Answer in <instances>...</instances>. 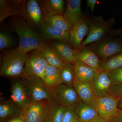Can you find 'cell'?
<instances>
[{
  "instance_id": "6da1fadb",
  "label": "cell",
  "mask_w": 122,
  "mask_h": 122,
  "mask_svg": "<svg viewBox=\"0 0 122 122\" xmlns=\"http://www.w3.org/2000/svg\"><path fill=\"white\" fill-rule=\"evenodd\" d=\"M9 25L18 35L19 45L17 48L19 50L26 54L34 50L40 49L44 41L30 28L24 18L15 16L10 21Z\"/></svg>"
},
{
  "instance_id": "7a4b0ae2",
  "label": "cell",
  "mask_w": 122,
  "mask_h": 122,
  "mask_svg": "<svg viewBox=\"0 0 122 122\" xmlns=\"http://www.w3.org/2000/svg\"><path fill=\"white\" fill-rule=\"evenodd\" d=\"M26 59V54L18 48L4 53L0 71L1 76L10 78L21 77Z\"/></svg>"
},
{
  "instance_id": "3957f363",
  "label": "cell",
  "mask_w": 122,
  "mask_h": 122,
  "mask_svg": "<svg viewBox=\"0 0 122 122\" xmlns=\"http://www.w3.org/2000/svg\"><path fill=\"white\" fill-rule=\"evenodd\" d=\"M21 78L30 102L50 100L53 99L52 92L41 78L35 76Z\"/></svg>"
},
{
  "instance_id": "277c9868",
  "label": "cell",
  "mask_w": 122,
  "mask_h": 122,
  "mask_svg": "<svg viewBox=\"0 0 122 122\" xmlns=\"http://www.w3.org/2000/svg\"><path fill=\"white\" fill-rule=\"evenodd\" d=\"M48 62L41 51L34 50L26 53V59L22 77L35 76L44 81Z\"/></svg>"
},
{
  "instance_id": "5b68a950",
  "label": "cell",
  "mask_w": 122,
  "mask_h": 122,
  "mask_svg": "<svg viewBox=\"0 0 122 122\" xmlns=\"http://www.w3.org/2000/svg\"><path fill=\"white\" fill-rule=\"evenodd\" d=\"M22 17L32 27L41 30L46 24L45 17L38 0H25Z\"/></svg>"
},
{
  "instance_id": "8992f818",
  "label": "cell",
  "mask_w": 122,
  "mask_h": 122,
  "mask_svg": "<svg viewBox=\"0 0 122 122\" xmlns=\"http://www.w3.org/2000/svg\"><path fill=\"white\" fill-rule=\"evenodd\" d=\"M50 101L30 102L23 110L25 122H44L47 116Z\"/></svg>"
},
{
  "instance_id": "52a82bcc",
  "label": "cell",
  "mask_w": 122,
  "mask_h": 122,
  "mask_svg": "<svg viewBox=\"0 0 122 122\" xmlns=\"http://www.w3.org/2000/svg\"><path fill=\"white\" fill-rule=\"evenodd\" d=\"M53 98L66 108L73 107L81 99L73 86L62 84L53 92Z\"/></svg>"
},
{
  "instance_id": "ba28073f",
  "label": "cell",
  "mask_w": 122,
  "mask_h": 122,
  "mask_svg": "<svg viewBox=\"0 0 122 122\" xmlns=\"http://www.w3.org/2000/svg\"><path fill=\"white\" fill-rule=\"evenodd\" d=\"M121 99L110 96L102 98L97 97L96 109L99 115L110 122L118 110L117 106Z\"/></svg>"
},
{
  "instance_id": "9c48e42d",
  "label": "cell",
  "mask_w": 122,
  "mask_h": 122,
  "mask_svg": "<svg viewBox=\"0 0 122 122\" xmlns=\"http://www.w3.org/2000/svg\"><path fill=\"white\" fill-rule=\"evenodd\" d=\"M103 61L122 52V39L106 41L91 48Z\"/></svg>"
},
{
  "instance_id": "30bf717a",
  "label": "cell",
  "mask_w": 122,
  "mask_h": 122,
  "mask_svg": "<svg viewBox=\"0 0 122 122\" xmlns=\"http://www.w3.org/2000/svg\"><path fill=\"white\" fill-rule=\"evenodd\" d=\"M113 21H106L102 18H97L94 21L90 22L88 35L80 46L84 47L88 44L99 40L107 32Z\"/></svg>"
},
{
  "instance_id": "8fae6325",
  "label": "cell",
  "mask_w": 122,
  "mask_h": 122,
  "mask_svg": "<svg viewBox=\"0 0 122 122\" xmlns=\"http://www.w3.org/2000/svg\"><path fill=\"white\" fill-rule=\"evenodd\" d=\"M91 84L97 97H104L110 96V90L112 85L107 72L99 70Z\"/></svg>"
},
{
  "instance_id": "7c38bea8",
  "label": "cell",
  "mask_w": 122,
  "mask_h": 122,
  "mask_svg": "<svg viewBox=\"0 0 122 122\" xmlns=\"http://www.w3.org/2000/svg\"><path fill=\"white\" fill-rule=\"evenodd\" d=\"M25 0H0V21L11 16L22 17Z\"/></svg>"
},
{
  "instance_id": "4fadbf2b",
  "label": "cell",
  "mask_w": 122,
  "mask_h": 122,
  "mask_svg": "<svg viewBox=\"0 0 122 122\" xmlns=\"http://www.w3.org/2000/svg\"><path fill=\"white\" fill-rule=\"evenodd\" d=\"M73 86L81 100L96 108L97 97L94 93L91 83L81 81L76 76Z\"/></svg>"
},
{
  "instance_id": "5bb4252c",
  "label": "cell",
  "mask_w": 122,
  "mask_h": 122,
  "mask_svg": "<svg viewBox=\"0 0 122 122\" xmlns=\"http://www.w3.org/2000/svg\"><path fill=\"white\" fill-rule=\"evenodd\" d=\"M11 91L10 100L23 110L30 100L21 79L13 82Z\"/></svg>"
},
{
  "instance_id": "9a60e30c",
  "label": "cell",
  "mask_w": 122,
  "mask_h": 122,
  "mask_svg": "<svg viewBox=\"0 0 122 122\" xmlns=\"http://www.w3.org/2000/svg\"><path fill=\"white\" fill-rule=\"evenodd\" d=\"M45 20L56 15H63L65 1L63 0H38Z\"/></svg>"
},
{
  "instance_id": "2e32d148",
  "label": "cell",
  "mask_w": 122,
  "mask_h": 122,
  "mask_svg": "<svg viewBox=\"0 0 122 122\" xmlns=\"http://www.w3.org/2000/svg\"><path fill=\"white\" fill-rule=\"evenodd\" d=\"M77 49L76 61H78L92 68L99 70L100 61L98 57L92 49L81 47Z\"/></svg>"
},
{
  "instance_id": "e0dca14e",
  "label": "cell",
  "mask_w": 122,
  "mask_h": 122,
  "mask_svg": "<svg viewBox=\"0 0 122 122\" xmlns=\"http://www.w3.org/2000/svg\"><path fill=\"white\" fill-rule=\"evenodd\" d=\"M88 29L87 23L82 18L75 24L70 32V45L76 49L79 48L88 32Z\"/></svg>"
},
{
  "instance_id": "ac0fdd59",
  "label": "cell",
  "mask_w": 122,
  "mask_h": 122,
  "mask_svg": "<svg viewBox=\"0 0 122 122\" xmlns=\"http://www.w3.org/2000/svg\"><path fill=\"white\" fill-rule=\"evenodd\" d=\"M50 45L65 63L74 64L75 62L77 49H74L69 44L59 41H53Z\"/></svg>"
},
{
  "instance_id": "d6986e66",
  "label": "cell",
  "mask_w": 122,
  "mask_h": 122,
  "mask_svg": "<svg viewBox=\"0 0 122 122\" xmlns=\"http://www.w3.org/2000/svg\"><path fill=\"white\" fill-rule=\"evenodd\" d=\"M41 31L42 36L45 39H54L70 45V32L51 26L46 23Z\"/></svg>"
},
{
  "instance_id": "ffe728a7",
  "label": "cell",
  "mask_w": 122,
  "mask_h": 122,
  "mask_svg": "<svg viewBox=\"0 0 122 122\" xmlns=\"http://www.w3.org/2000/svg\"><path fill=\"white\" fill-rule=\"evenodd\" d=\"M81 0H68L63 16L67 21L74 25L82 18Z\"/></svg>"
},
{
  "instance_id": "44dd1931",
  "label": "cell",
  "mask_w": 122,
  "mask_h": 122,
  "mask_svg": "<svg viewBox=\"0 0 122 122\" xmlns=\"http://www.w3.org/2000/svg\"><path fill=\"white\" fill-rule=\"evenodd\" d=\"M75 111L81 122L90 121L98 117L97 109L80 100L74 107Z\"/></svg>"
},
{
  "instance_id": "7402d4cb",
  "label": "cell",
  "mask_w": 122,
  "mask_h": 122,
  "mask_svg": "<svg viewBox=\"0 0 122 122\" xmlns=\"http://www.w3.org/2000/svg\"><path fill=\"white\" fill-rule=\"evenodd\" d=\"M74 65L76 77L83 82L91 83L99 71L78 61H75Z\"/></svg>"
},
{
  "instance_id": "603a6c76",
  "label": "cell",
  "mask_w": 122,
  "mask_h": 122,
  "mask_svg": "<svg viewBox=\"0 0 122 122\" xmlns=\"http://www.w3.org/2000/svg\"><path fill=\"white\" fill-rule=\"evenodd\" d=\"M44 81L52 92L58 86L63 84L59 68L48 64L45 70Z\"/></svg>"
},
{
  "instance_id": "cb8c5ba5",
  "label": "cell",
  "mask_w": 122,
  "mask_h": 122,
  "mask_svg": "<svg viewBox=\"0 0 122 122\" xmlns=\"http://www.w3.org/2000/svg\"><path fill=\"white\" fill-rule=\"evenodd\" d=\"M23 109L11 100L1 102L0 104V122L22 114Z\"/></svg>"
},
{
  "instance_id": "d4e9b609",
  "label": "cell",
  "mask_w": 122,
  "mask_h": 122,
  "mask_svg": "<svg viewBox=\"0 0 122 122\" xmlns=\"http://www.w3.org/2000/svg\"><path fill=\"white\" fill-rule=\"evenodd\" d=\"M66 108L53 98L50 101L46 119L49 122H62Z\"/></svg>"
},
{
  "instance_id": "484cf974",
  "label": "cell",
  "mask_w": 122,
  "mask_h": 122,
  "mask_svg": "<svg viewBox=\"0 0 122 122\" xmlns=\"http://www.w3.org/2000/svg\"><path fill=\"white\" fill-rule=\"evenodd\" d=\"M39 50L43 53L49 65L59 68H62L66 65V63L61 59L50 45H48L44 41Z\"/></svg>"
},
{
  "instance_id": "4316f807",
  "label": "cell",
  "mask_w": 122,
  "mask_h": 122,
  "mask_svg": "<svg viewBox=\"0 0 122 122\" xmlns=\"http://www.w3.org/2000/svg\"><path fill=\"white\" fill-rule=\"evenodd\" d=\"M122 67V52L101 62L99 70L108 72Z\"/></svg>"
},
{
  "instance_id": "83f0119b",
  "label": "cell",
  "mask_w": 122,
  "mask_h": 122,
  "mask_svg": "<svg viewBox=\"0 0 122 122\" xmlns=\"http://www.w3.org/2000/svg\"><path fill=\"white\" fill-rule=\"evenodd\" d=\"M60 75L63 84L73 86L76 77L74 65L73 63H66V65L59 68Z\"/></svg>"
},
{
  "instance_id": "f1b7e54d",
  "label": "cell",
  "mask_w": 122,
  "mask_h": 122,
  "mask_svg": "<svg viewBox=\"0 0 122 122\" xmlns=\"http://www.w3.org/2000/svg\"><path fill=\"white\" fill-rule=\"evenodd\" d=\"M46 24L55 28L61 29L70 32L73 28V25L67 21L63 15L53 16L45 20Z\"/></svg>"
},
{
  "instance_id": "f546056e",
  "label": "cell",
  "mask_w": 122,
  "mask_h": 122,
  "mask_svg": "<svg viewBox=\"0 0 122 122\" xmlns=\"http://www.w3.org/2000/svg\"><path fill=\"white\" fill-rule=\"evenodd\" d=\"M112 86L122 84V67L107 72Z\"/></svg>"
},
{
  "instance_id": "4dcf8cb0",
  "label": "cell",
  "mask_w": 122,
  "mask_h": 122,
  "mask_svg": "<svg viewBox=\"0 0 122 122\" xmlns=\"http://www.w3.org/2000/svg\"><path fill=\"white\" fill-rule=\"evenodd\" d=\"M12 38L7 33L0 32V50L2 51L11 47L13 45Z\"/></svg>"
},
{
  "instance_id": "1f68e13d",
  "label": "cell",
  "mask_w": 122,
  "mask_h": 122,
  "mask_svg": "<svg viewBox=\"0 0 122 122\" xmlns=\"http://www.w3.org/2000/svg\"><path fill=\"white\" fill-rule=\"evenodd\" d=\"M62 122H81L75 111L74 107L66 108Z\"/></svg>"
},
{
  "instance_id": "d6a6232c",
  "label": "cell",
  "mask_w": 122,
  "mask_h": 122,
  "mask_svg": "<svg viewBox=\"0 0 122 122\" xmlns=\"http://www.w3.org/2000/svg\"><path fill=\"white\" fill-rule=\"evenodd\" d=\"M110 95L117 98L122 99V84L112 86L110 90Z\"/></svg>"
},
{
  "instance_id": "836d02e7",
  "label": "cell",
  "mask_w": 122,
  "mask_h": 122,
  "mask_svg": "<svg viewBox=\"0 0 122 122\" xmlns=\"http://www.w3.org/2000/svg\"><path fill=\"white\" fill-rule=\"evenodd\" d=\"M0 122H25L22 115H20Z\"/></svg>"
},
{
  "instance_id": "e575fe53",
  "label": "cell",
  "mask_w": 122,
  "mask_h": 122,
  "mask_svg": "<svg viewBox=\"0 0 122 122\" xmlns=\"http://www.w3.org/2000/svg\"><path fill=\"white\" fill-rule=\"evenodd\" d=\"M112 122H122V110H118L112 119Z\"/></svg>"
},
{
  "instance_id": "d590c367",
  "label": "cell",
  "mask_w": 122,
  "mask_h": 122,
  "mask_svg": "<svg viewBox=\"0 0 122 122\" xmlns=\"http://www.w3.org/2000/svg\"><path fill=\"white\" fill-rule=\"evenodd\" d=\"M97 0H87V6L90 7L91 10L92 12H93L94 10L95 7Z\"/></svg>"
},
{
  "instance_id": "8d00e7d4",
  "label": "cell",
  "mask_w": 122,
  "mask_h": 122,
  "mask_svg": "<svg viewBox=\"0 0 122 122\" xmlns=\"http://www.w3.org/2000/svg\"><path fill=\"white\" fill-rule=\"evenodd\" d=\"M85 122H110L108 121H107L104 119L102 117H100V116L97 117L94 119L90 121Z\"/></svg>"
},
{
  "instance_id": "74e56055",
  "label": "cell",
  "mask_w": 122,
  "mask_h": 122,
  "mask_svg": "<svg viewBox=\"0 0 122 122\" xmlns=\"http://www.w3.org/2000/svg\"><path fill=\"white\" fill-rule=\"evenodd\" d=\"M112 34H115V35L122 34V28L114 30Z\"/></svg>"
},
{
  "instance_id": "f35d334b",
  "label": "cell",
  "mask_w": 122,
  "mask_h": 122,
  "mask_svg": "<svg viewBox=\"0 0 122 122\" xmlns=\"http://www.w3.org/2000/svg\"><path fill=\"white\" fill-rule=\"evenodd\" d=\"M119 107H120L121 109H122V98L121 99L120 101H119Z\"/></svg>"
},
{
  "instance_id": "ab89813d",
  "label": "cell",
  "mask_w": 122,
  "mask_h": 122,
  "mask_svg": "<svg viewBox=\"0 0 122 122\" xmlns=\"http://www.w3.org/2000/svg\"><path fill=\"white\" fill-rule=\"evenodd\" d=\"M43 122H48V121H47V120H46V119H45V121H44Z\"/></svg>"
},
{
  "instance_id": "60d3db41",
  "label": "cell",
  "mask_w": 122,
  "mask_h": 122,
  "mask_svg": "<svg viewBox=\"0 0 122 122\" xmlns=\"http://www.w3.org/2000/svg\"></svg>"
}]
</instances>
